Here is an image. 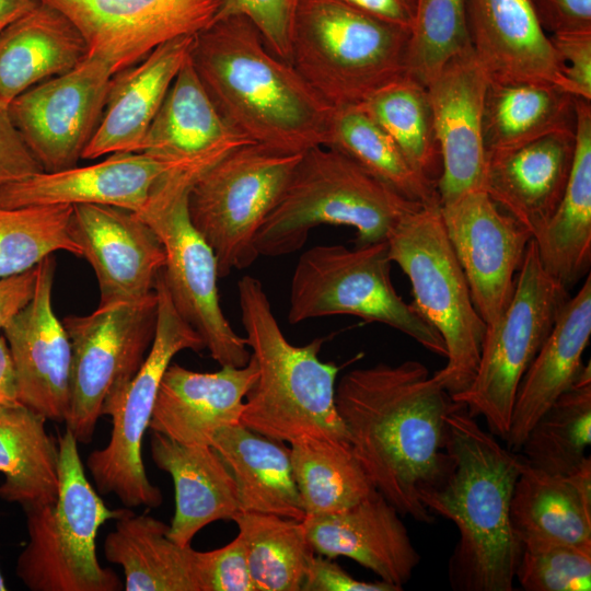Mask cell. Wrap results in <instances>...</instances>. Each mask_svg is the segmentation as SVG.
<instances>
[{
	"mask_svg": "<svg viewBox=\"0 0 591 591\" xmlns=\"http://www.w3.org/2000/svg\"><path fill=\"white\" fill-rule=\"evenodd\" d=\"M391 263L386 241L354 248L325 244L306 250L291 277L288 322L352 315L395 328L445 358L440 334L396 292Z\"/></svg>",
	"mask_w": 591,
	"mask_h": 591,
	"instance_id": "cell-9",
	"label": "cell"
},
{
	"mask_svg": "<svg viewBox=\"0 0 591 591\" xmlns=\"http://www.w3.org/2000/svg\"><path fill=\"white\" fill-rule=\"evenodd\" d=\"M247 143L253 142L232 129L218 112L189 55L172 82L139 152L182 170L204 172Z\"/></svg>",
	"mask_w": 591,
	"mask_h": 591,
	"instance_id": "cell-26",
	"label": "cell"
},
{
	"mask_svg": "<svg viewBox=\"0 0 591 591\" xmlns=\"http://www.w3.org/2000/svg\"><path fill=\"white\" fill-rule=\"evenodd\" d=\"M399 515L375 489L350 508L305 515L302 522L316 555L348 557L402 590L420 555Z\"/></svg>",
	"mask_w": 591,
	"mask_h": 591,
	"instance_id": "cell-22",
	"label": "cell"
},
{
	"mask_svg": "<svg viewBox=\"0 0 591 591\" xmlns=\"http://www.w3.org/2000/svg\"><path fill=\"white\" fill-rule=\"evenodd\" d=\"M257 376L252 355L243 367L223 366L215 372H196L171 362L161 380L149 428L183 444L211 445L219 429L240 422L245 397Z\"/></svg>",
	"mask_w": 591,
	"mask_h": 591,
	"instance_id": "cell-23",
	"label": "cell"
},
{
	"mask_svg": "<svg viewBox=\"0 0 591 591\" xmlns=\"http://www.w3.org/2000/svg\"><path fill=\"white\" fill-rule=\"evenodd\" d=\"M470 39L490 81L560 86L564 63L528 0H466Z\"/></svg>",
	"mask_w": 591,
	"mask_h": 591,
	"instance_id": "cell-25",
	"label": "cell"
},
{
	"mask_svg": "<svg viewBox=\"0 0 591 591\" xmlns=\"http://www.w3.org/2000/svg\"><path fill=\"white\" fill-rule=\"evenodd\" d=\"M46 421L20 403L0 405V498L24 510L53 503L58 496L59 448Z\"/></svg>",
	"mask_w": 591,
	"mask_h": 591,
	"instance_id": "cell-36",
	"label": "cell"
},
{
	"mask_svg": "<svg viewBox=\"0 0 591 591\" xmlns=\"http://www.w3.org/2000/svg\"><path fill=\"white\" fill-rule=\"evenodd\" d=\"M54 254L37 264L31 301L2 329L14 364L19 403L65 422L71 399V344L51 302Z\"/></svg>",
	"mask_w": 591,
	"mask_h": 591,
	"instance_id": "cell-19",
	"label": "cell"
},
{
	"mask_svg": "<svg viewBox=\"0 0 591 591\" xmlns=\"http://www.w3.org/2000/svg\"><path fill=\"white\" fill-rule=\"evenodd\" d=\"M358 105L394 140L412 166L437 184L441 157L426 85L404 73Z\"/></svg>",
	"mask_w": 591,
	"mask_h": 591,
	"instance_id": "cell-41",
	"label": "cell"
},
{
	"mask_svg": "<svg viewBox=\"0 0 591 591\" xmlns=\"http://www.w3.org/2000/svg\"><path fill=\"white\" fill-rule=\"evenodd\" d=\"M569 298V291L544 269L532 239L509 305L498 322L486 328L472 383L451 396L471 416H482L497 438L506 440L520 382Z\"/></svg>",
	"mask_w": 591,
	"mask_h": 591,
	"instance_id": "cell-12",
	"label": "cell"
},
{
	"mask_svg": "<svg viewBox=\"0 0 591 591\" xmlns=\"http://www.w3.org/2000/svg\"><path fill=\"white\" fill-rule=\"evenodd\" d=\"M301 154L247 143L228 153L193 183L189 218L212 248L220 278L251 266L259 257L256 234Z\"/></svg>",
	"mask_w": 591,
	"mask_h": 591,
	"instance_id": "cell-13",
	"label": "cell"
},
{
	"mask_svg": "<svg viewBox=\"0 0 591 591\" xmlns=\"http://www.w3.org/2000/svg\"><path fill=\"white\" fill-rule=\"evenodd\" d=\"M445 233L470 286L473 303L487 327L512 298L531 232L502 211L484 189L440 204Z\"/></svg>",
	"mask_w": 591,
	"mask_h": 591,
	"instance_id": "cell-17",
	"label": "cell"
},
{
	"mask_svg": "<svg viewBox=\"0 0 591 591\" xmlns=\"http://www.w3.org/2000/svg\"><path fill=\"white\" fill-rule=\"evenodd\" d=\"M591 335L590 274L560 310L552 332L517 391L507 448L520 451L529 431L545 410L580 376L582 355Z\"/></svg>",
	"mask_w": 591,
	"mask_h": 591,
	"instance_id": "cell-29",
	"label": "cell"
},
{
	"mask_svg": "<svg viewBox=\"0 0 591 591\" xmlns=\"http://www.w3.org/2000/svg\"><path fill=\"white\" fill-rule=\"evenodd\" d=\"M301 591H401V589L382 580L375 582L358 580L332 558L315 554Z\"/></svg>",
	"mask_w": 591,
	"mask_h": 591,
	"instance_id": "cell-50",
	"label": "cell"
},
{
	"mask_svg": "<svg viewBox=\"0 0 591 591\" xmlns=\"http://www.w3.org/2000/svg\"><path fill=\"white\" fill-rule=\"evenodd\" d=\"M572 166L561 200L533 237L544 269L568 291L591 265V105L577 97Z\"/></svg>",
	"mask_w": 591,
	"mask_h": 591,
	"instance_id": "cell-32",
	"label": "cell"
},
{
	"mask_svg": "<svg viewBox=\"0 0 591 591\" xmlns=\"http://www.w3.org/2000/svg\"><path fill=\"white\" fill-rule=\"evenodd\" d=\"M488 83L471 45L449 59L426 84L441 157L437 181L440 204L483 189V114Z\"/></svg>",
	"mask_w": 591,
	"mask_h": 591,
	"instance_id": "cell-18",
	"label": "cell"
},
{
	"mask_svg": "<svg viewBox=\"0 0 591 591\" xmlns=\"http://www.w3.org/2000/svg\"><path fill=\"white\" fill-rule=\"evenodd\" d=\"M549 39L564 63L560 88L591 102V32L552 34Z\"/></svg>",
	"mask_w": 591,
	"mask_h": 591,
	"instance_id": "cell-47",
	"label": "cell"
},
{
	"mask_svg": "<svg viewBox=\"0 0 591 591\" xmlns=\"http://www.w3.org/2000/svg\"><path fill=\"white\" fill-rule=\"evenodd\" d=\"M445 451L450 472L420 490L419 499L459 530L450 583L461 591H511L522 547L511 528L510 505L524 457L501 445L457 402L447 416Z\"/></svg>",
	"mask_w": 591,
	"mask_h": 591,
	"instance_id": "cell-3",
	"label": "cell"
},
{
	"mask_svg": "<svg viewBox=\"0 0 591 591\" xmlns=\"http://www.w3.org/2000/svg\"><path fill=\"white\" fill-rule=\"evenodd\" d=\"M591 367L537 419L520 451L525 462L549 474H569L591 460Z\"/></svg>",
	"mask_w": 591,
	"mask_h": 591,
	"instance_id": "cell-40",
	"label": "cell"
},
{
	"mask_svg": "<svg viewBox=\"0 0 591 591\" xmlns=\"http://www.w3.org/2000/svg\"><path fill=\"white\" fill-rule=\"evenodd\" d=\"M190 59L218 112L251 142L287 154L325 146L333 106L246 18L213 20L195 35Z\"/></svg>",
	"mask_w": 591,
	"mask_h": 591,
	"instance_id": "cell-2",
	"label": "cell"
},
{
	"mask_svg": "<svg viewBox=\"0 0 591 591\" xmlns=\"http://www.w3.org/2000/svg\"><path fill=\"white\" fill-rule=\"evenodd\" d=\"M19 404L13 360L4 336L0 335V405Z\"/></svg>",
	"mask_w": 591,
	"mask_h": 591,
	"instance_id": "cell-53",
	"label": "cell"
},
{
	"mask_svg": "<svg viewBox=\"0 0 591 591\" xmlns=\"http://www.w3.org/2000/svg\"><path fill=\"white\" fill-rule=\"evenodd\" d=\"M300 0H222L215 18L241 15L260 33L266 47L291 63V35Z\"/></svg>",
	"mask_w": 591,
	"mask_h": 591,
	"instance_id": "cell-45",
	"label": "cell"
},
{
	"mask_svg": "<svg viewBox=\"0 0 591 591\" xmlns=\"http://www.w3.org/2000/svg\"><path fill=\"white\" fill-rule=\"evenodd\" d=\"M71 239L93 268L97 306L143 299L165 265L163 245L136 212L105 205L72 206Z\"/></svg>",
	"mask_w": 591,
	"mask_h": 591,
	"instance_id": "cell-20",
	"label": "cell"
},
{
	"mask_svg": "<svg viewBox=\"0 0 591 591\" xmlns=\"http://www.w3.org/2000/svg\"><path fill=\"white\" fill-rule=\"evenodd\" d=\"M510 520L522 551L591 546V460L569 474H549L524 460Z\"/></svg>",
	"mask_w": 591,
	"mask_h": 591,
	"instance_id": "cell-28",
	"label": "cell"
},
{
	"mask_svg": "<svg viewBox=\"0 0 591 591\" xmlns=\"http://www.w3.org/2000/svg\"><path fill=\"white\" fill-rule=\"evenodd\" d=\"M88 56L85 40L56 8L39 2L0 31V105L61 76Z\"/></svg>",
	"mask_w": 591,
	"mask_h": 591,
	"instance_id": "cell-31",
	"label": "cell"
},
{
	"mask_svg": "<svg viewBox=\"0 0 591 591\" xmlns=\"http://www.w3.org/2000/svg\"><path fill=\"white\" fill-rule=\"evenodd\" d=\"M37 265L26 271L0 278V331L31 301Z\"/></svg>",
	"mask_w": 591,
	"mask_h": 591,
	"instance_id": "cell-51",
	"label": "cell"
},
{
	"mask_svg": "<svg viewBox=\"0 0 591 591\" xmlns=\"http://www.w3.org/2000/svg\"><path fill=\"white\" fill-rule=\"evenodd\" d=\"M151 459L169 473L175 488V512L167 535L190 545L195 535L218 520L240 511L232 474L212 445H188L153 431Z\"/></svg>",
	"mask_w": 591,
	"mask_h": 591,
	"instance_id": "cell-30",
	"label": "cell"
},
{
	"mask_svg": "<svg viewBox=\"0 0 591 591\" xmlns=\"http://www.w3.org/2000/svg\"><path fill=\"white\" fill-rule=\"evenodd\" d=\"M237 296L244 339L258 368L240 422L289 444L304 438L349 443L335 402L340 367L318 358L324 338L292 345L255 277L245 275L237 281Z\"/></svg>",
	"mask_w": 591,
	"mask_h": 591,
	"instance_id": "cell-4",
	"label": "cell"
},
{
	"mask_svg": "<svg viewBox=\"0 0 591 591\" xmlns=\"http://www.w3.org/2000/svg\"><path fill=\"white\" fill-rule=\"evenodd\" d=\"M409 35L337 0H300L291 65L333 107L358 105L405 73Z\"/></svg>",
	"mask_w": 591,
	"mask_h": 591,
	"instance_id": "cell-6",
	"label": "cell"
},
{
	"mask_svg": "<svg viewBox=\"0 0 591 591\" xmlns=\"http://www.w3.org/2000/svg\"><path fill=\"white\" fill-rule=\"evenodd\" d=\"M169 528L126 507L116 519L104 554L123 568L126 591H205L199 551L171 540Z\"/></svg>",
	"mask_w": 591,
	"mask_h": 591,
	"instance_id": "cell-33",
	"label": "cell"
},
{
	"mask_svg": "<svg viewBox=\"0 0 591 591\" xmlns=\"http://www.w3.org/2000/svg\"><path fill=\"white\" fill-rule=\"evenodd\" d=\"M350 448L375 489L402 515L430 523L419 491L452 467L445 451L451 395L417 360L354 369L336 385Z\"/></svg>",
	"mask_w": 591,
	"mask_h": 591,
	"instance_id": "cell-1",
	"label": "cell"
},
{
	"mask_svg": "<svg viewBox=\"0 0 591 591\" xmlns=\"http://www.w3.org/2000/svg\"><path fill=\"white\" fill-rule=\"evenodd\" d=\"M7 590V587H5V582H4V579H3V576L0 571V591H5Z\"/></svg>",
	"mask_w": 591,
	"mask_h": 591,
	"instance_id": "cell-55",
	"label": "cell"
},
{
	"mask_svg": "<svg viewBox=\"0 0 591 591\" xmlns=\"http://www.w3.org/2000/svg\"><path fill=\"white\" fill-rule=\"evenodd\" d=\"M386 242L391 262L408 277L412 304L445 345L447 363L432 376L451 396L460 394L476 374L486 324L445 233L440 204L407 212Z\"/></svg>",
	"mask_w": 591,
	"mask_h": 591,
	"instance_id": "cell-7",
	"label": "cell"
},
{
	"mask_svg": "<svg viewBox=\"0 0 591 591\" xmlns=\"http://www.w3.org/2000/svg\"><path fill=\"white\" fill-rule=\"evenodd\" d=\"M158 318L155 290L141 300L97 306L62 320L71 344V399L65 421L78 442L89 443L111 392L130 381L152 345Z\"/></svg>",
	"mask_w": 591,
	"mask_h": 591,
	"instance_id": "cell-14",
	"label": "cell"
},
{
	"mask_svg": "<svg viewBox=\"0 0 591 591\" xmlns=\"http://www.w3.org/2000/svg\"><path fill=\"white\" fill-rule=\"evenodd\" d=\"M201 173L182 169L166 172L136 213L163 245L162 275L178 314L198 333L216 362L243 367L251 351L221 309L217 258L188 213L189 190Z\"/></svg>",
	"mask_w": 591,
	"mask_h": 591,
	"instance_id": "cell-11",
	"label": "cell"
},
{
	"mask_svg": "<svg viewBox=\"0 0 591 591\" xmlns=\"http://www.w3.org/2000/svg\"><path fill=\"white\" fill-rule=\"evenodd\" d=\"M357 11L387 23L412 27L415 0H337Z\"/></svg>",
	"mask_w": 591,
	"mask_h": 591,
	"instance_id": "cell-52",
	"label": "cell"
},
{
	"mask_svg": "<svg viewBox=\"0 0 591 591\" xmlns=\"http://www.w3.org/2000/svg\"><path fill=\"white\" fill-rule=\"evenodd\" d=\"M410 201L343 153L324 146L303 152L273 210L262 223L255 247L277 257L301 250L311 230L345 225L356 230V245L386 241Z\"/></svg>",
	"mask_w": 591,
	"mask_h": 591,
	"instance_id": "cell-5",
	"label": "cell"
},
{
	"mask_svg": "<svg viewBox=\"0 0 591 591\" xmlns=\"http://www.w3.org/2000/svg\"><path fill=\"white\" fill-rule=\"evenodd\" d=\"M577 97L555 83L490 81L483 114L486 153L520 147L541 137L576 131Z\"/></svg>",
	"mask_w": 591,
	"mask_h": 591,
	"instance_id": "cell-35",
	"label": "cell"
},
{
	"mask_svg": "<svg viewBox=\"0 0 591 591\" xmlns=\"http://www.w3.org/2000/svg\"><path fill=\"white\" fill-rule=\"evenodd\" d=\"M113 74L103 59L86 56L9 104L14 127L45 172L78 165L100 125Z\"/></svg>",
	"mask_w": 591,
	"mask_h": 591,
	"instance_id": "cell-15",
	"label": "cell"
},
{
	"mask_svg": "<svg viewBox=\"0 0 591 591\" xmlns=\"http://www.w3.org/2000/svg\"><path fill=\"white\" fill-rule=\"evenodd\" d=\"M290 460L305 515L345 510L375 490L349 443L300 439L290 443Z\"/></svg>",
	"mask_w": 591,
	"mask_h": 591,
	"instance_id": "cell-38",
	"label": "cell"
},
{
	"mask_svg": "<svg viewBox=\"0 0 591 591\" xmlns=\"http://www.w3.org/2000/svg\"><path fill=\"white\" fill-rule=\"evenodd\" d=\"M72 206H0V278L26 271L58 251L81 256L71 239Z\"/></svg>",
	"mask_w": 591,
	"mask_h": 591,
	"instance_id": "cell-42",
	"label": "cell"
},
{
	"mask_svg": "<svg viewBox=\"0 0 591 591\" xmlns=\"http://www.w3.org/2000/svg\"><path fill=\"white\" fill-rule=\"evenodd\" d=\"M205 591H255L245 544L237 536L212 551L199 552Z\"/></svg>",
	"mask_w": 591,
	"mask_h": 591,
	"instance_id": "cell-46",
	"label": "cell"
},
{
	"mask_svg": "<svg viewBox=\"0 0 591 591\" xmlns=\"http://www.w3.org/2000/svg\"><path fill=\"white\" fill-rule=\"evenodd\" d=\"M324 147L348 157L410 201L440 204L437 184L412 166L394 140L359 105L333 107Z\"/></svg>",
	"mask_w": 591,
	"mask_h": 591,
	"instance_id": "cell-37",
	"label": "cell"
},
{
	"mask_svg": "<svg viewBox=\"0 0 591 591\" xmlns=\"http://www.w3.org/2000/svg\"><path fill=\"white\" fill-rule=\"evenodd\" d=\"M545 32H591V0H528Z\"/></svg>",
	"mask_w": 591,
	"mask_h": 591,
	"instance_id": "cell-49",
	"label": "cell"
},
{
	"mask_svg": "<svg viewBox=\"0 0 591 591\" xmlns=\"http://www.w3.org/2000/svg\"><path fill=\"white\" fill-rule=\"evenodd\" d=\"M38 0H0V31L32 11Z\"/></svg>",
	"mask_w": 591,
	"mask_h": 591,
	"instance_id": "cell-54",
	"label": "cell"
},
{
	"mask_svg": "<svg viewBox=\"0 0 591 591\" xmlns=\"http://www.w3.org/2000/svg\"><path fill=\"white\" fill-rule=\"evenodd\" d=\"M38 1L65 14L83 36L88 56L103 59L116 73L158 46L208 27L222 0Z\"/></svg>",
	"mask_w": 591,
	"mask_h": 591,
	"instance_id": "cell-16",
	"label": "cell"
},
{
	"mask_svg": "<svg viewBox=\"0 0 591 591\" xmlns=\"http://www.w3.org/2000/svg\"><path fill=\"white\" fill-rule=\"evenodd\" d=\"M255 591H301L315 556L302 521L239 511L233 515Z\"/></svg>",
	"mask_w": 591,
	"mask_h": 591,
	"instance_id": "cell-39",
	"label": "cell"
},
{
	"mask_svg": "<svg viewBox=\"0 0 591 591\" xmlns=\"http://www.w3.org/2000/svg\"><path fill=\"white\" fill-rule=\"evenodd\" d=\"M172 163L143 152H116L101 162L39 172L0 186V206L105 205L138 212Z\"/></svg>",
	"mask_w": 591,
	"mask_h": 591,
	"instance_id": "cell-21",
	"label": "cell"
},
{
	"mask_svg": "<svg viewBox=\"0 0 591 591\" xmlns=\"http://www.w3.org/2000/svg\"><path fill=\"white\" fill-rule=\"evenodd\" d=\"M471 45L466 0H415L405 74L426 85L449 59Z\"/></svg>",
	"mask_w": 591,
	"mask_h": 591,
	"instance_id": "cell-43",
	"label": "cell"
},
{
	"mask_svg": "<svg viewBox=\"0 0 591 591\" xmlns=\"http://www.w3.org/2000/svg\"><path fill=\"white\" fill-rule=\"evenodd\" d=\"M154 290L158 296L155 335L149 352L134 378L106 397L102 416L112 421L111 439L94 450L86 466L100 494L115 495L126 508H158L163 496L147 476L142 439L152 416L163 374L174 356L183 350L206 349L198 333L176 311L162 270Z\"/></svg>",
	"mask_w": 591,
	"mask_h": 591,
	"instance_id": "cell-10",
	"label": "cell"
},
{
	"mask_svg": "<svg viewBox=\"0 0 591 591\" xmlns=\"http://www.w3.org/2000/svg\"><path fill=\"white\" fill-rule=\"evenodd\" d=\"M575 132H554L486 153L483 189L534 237L558 207L569 179Z\"/></svg>",
	"mask_w": 591,
	"mask_h": 591,
	"instance_id": "cell-24",
	"label": "cell"
},
{
	"mask_svg": "<svg viewBox=\"0 0 591 591\" xmlns=\"http://www.w3.org/2000/svg\"><path fill=\"white\" fill-rule=\"evenodd\" d=\"M211 445L232 474L240 511L303 521L305 512L292 472L290 448L241 422L219 429Z\"/></svg>",
	"mask_w": 591,
	"mask_h": 591,
	"instance_id": "cell-34",
	"label": "cell"
},
{
	"mask_svg": "<svg viewBox=\"0 0 591 591\" xmlns=\"http://www.w3.org/2000/svg\"><path fill=\"white\" fill-rule=\"evenodd\" d=\"M194 37L171 39L112 76L100 125L82 159L139 152L172 82L190 55Z\"/></svg>",
	"mask_w": 591,
	"mask_h": 591,
	"instance_id": "cell-27",
	"label": "cell"
},
{
	"mask_svg": "<svg viewBox=\"0 0 591 591\" xmlns=\"http://www.w3.org/2000/svg\"><path fill=\"white\" fill-rule=\"evenodd\" d=\"M514 578L526 591H589L591 546L523 549Z\"/></svg>",
	"mask_w": 591,
	"mask_h": 591,
	"instance_id": "cell-44",
	"label": "cell"
},
{
	"mask_svg": "<svg viewBox=\"0 0 591 591\" xmlns=\"http://www.w3.org/2000/svg\"><path fill=\"white\" fill-rule=\"evenodd\" d=\"M43 171L14 127L8 107L0 105V186Z\"/></svg>",
	"mask_w": 591,
	"mask_h": 591,
	"instance_id": "cell-48",
	"label": "cell"
},
{
	"mask_svg": "<svg viewBox=\"0 0 591 591\" xmlns=\"http://www.w3.org/2000/svg\"><path fill=\"white\" fill-rule=\"evenodd\" d=\"M57 441L58 496L24 510L28 542L15 573L31 591H119L117 575L99 563L95 538L124 509H108L91 486L73 433L66 428Z\"/></svg>",
	"mask_w": 591,
	"mask_h": 591,
	"instance_id": "cell-8",
	"label": "cell"
}]
</instances>
